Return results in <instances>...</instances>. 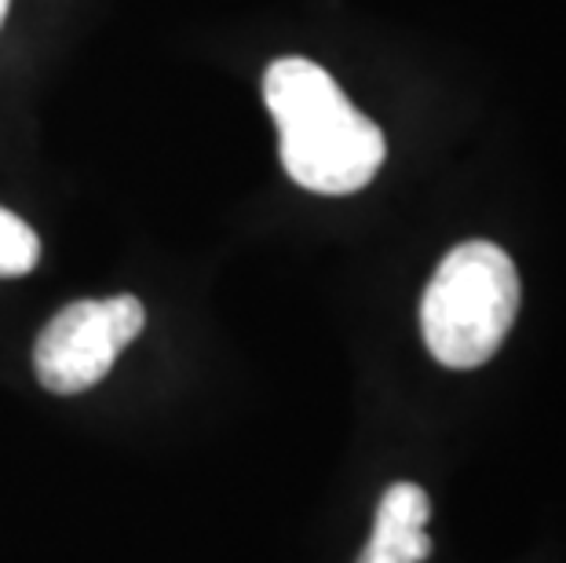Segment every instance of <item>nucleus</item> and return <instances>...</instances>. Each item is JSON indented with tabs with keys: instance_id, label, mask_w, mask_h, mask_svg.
<instances>
[{
	"instance_id": "nucleus-5",
	"label": "nucleus",
	"mask_w": 566,
	"mask_h": 563,
	"mask_svg": "<svg viewBox=\"0 0 566 563\" xmlns=\"http://www.w3.org/2000/svg\"><path fill=\"white\" fill-rule=\"evenodd\" d=\"M41 260V238L38 231L19 220L15 212L0 206V279H19L30 274Z\"/></svg>"
},
{
	"instance_id": "nucleus-3",
	"label": "nucleus",
	"mask_w": 566,
	"mask_h": 563,
	"mask_svg": "<svg viewBox=\"0 0 566 563\" xmlns=\"http://www.w3.org/2000/svg\"><path fill=\"white\" fill-rule=\"evenodd\" d=\"M143 326H147V307L132 293L63 307L41 330L38 347H33L38 380L55 395L95 388L114 369L117 355L139 337Z\"/></svg>"
},
{
	"instance_id": "nucleus-4",
	"label": "nucleus",
	"mask_w": 566,
	"mask_h": 563,
	"mask_svg": "<svg viewBox=\"0 0 566 563\" xmlns=\"http://www.w3.org/2000/svg\"><path fill=\"white\" fill-rule=\"evenodd\" d=\"M431 501L417 483H395L384 490L377 523L358 563H424L431 553L428 538Z\"/></svg>"
},
{
	"instance_id": "nucleus-1",
	"label": "nucleus",
	"mask_w": 566,
	"mask_h": 563,
	"mask_svg": "<svg viewBox=\"0 0 566 563\" xmlns=\"http://www.w3.org/2000/svg\"><path fill=\"white\" fill-rule=\"evenodd\" d=\"M263 100L279 125V154L293 184L325 198L363 190L388 158L377 122L358 111L333 74L311 59H274Z\"/></svg>"
},
{
	"instance_id": "nucleus-2",
	"label": "nucleus",
	"mask_w": 566,
	"mask_h": 563,
	"mask_svg": "<svg viewBox=\"0 0 566 563\" xmlns=\"http://www.w3.org/2000/svg\"><path fill=\"white\" fill-rule=\"evenodd\" d=\"M520 311V274L493 242H464L431 274L420 301L428 352L450 369H475L497 355Z\"/></svg>"
},
{
	"instance_id": "nucleus-6",
	"label": "nucleus",
	"mask_w": 566,
	"mask_h": 563,
	"mask_svg": "<svg viewBox=\"0 0 566 563\" xmlns=\"http://www.w3.org/2000/svg\"><path fill=\"white\" fill-rule=\"evenodd\" d=\"M8 4L11 0H0V22H4V15H8Z\"/></svg>"
}]
</instances>
